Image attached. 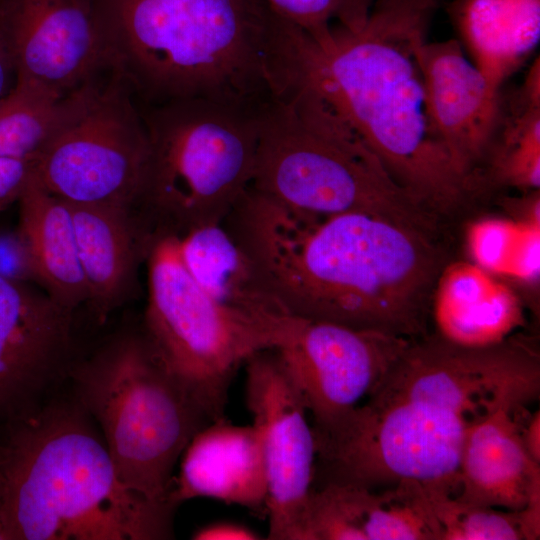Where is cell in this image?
<instances>
[{
	"label": "cell",
	"instance_id": "cell-1",
	"mask_svg": "<svg viewBox=\"0 0 540 540\" xmlns=\"http://www.w3.org/2000/svg\"><path fill=\"white\" fill-rule=\"evenodd\" d=\"M439 0L373 8L356 31L323 42L287 26L277 99L314 106L357 137L425 208L447 209L474 190L431 122L417 47Z\"/></svg>",
	"mask_w": 540,
	"mask_h": 540
},
{
	"label": "cell",
	"instance_id": "cell-2",
	"mask_svg": "<svg viewBox=\"0 0 540 540\" xmlns=\"http://www.w3.org/2000/svg\"><path fill=\"white\" fill-rule=\"evenodd\" d=\"M223 225L286 314L408 339L423 329L436 264L416 228L365 212H298L250 186Z\"/></svg>",
	"mask_w": 540,
	"mask_h": 540
},
{
	"label": "cell",
	"instance_id": "cell-3",
	"mask_svg": "<svg viewBox=\"0 0 540 540\" xmlns=\"http://www.w3.org/2000/svg\"><path fill=\"white\" fill-rule=\"evenodd\" d=\"M109 70L147 106L207 99L259 112L274 99L283 18L264 0H93Z\"/></svg>",
	"mask_w": 540,
	"mask_h": 540
},
{
	"label": "cell",
	"instance_id": "cell-4",
	"mask_svg": "<svg viewBox=\"0 0 540 540\" xmlns=\"http://www.w3.org/2000/svg\"><path fill=\"white\" fill-rule=\"evenodd\" d=\"M91 417L47 401L0 430V522L10 540H156L172 516L121 481Z\"/></svg>",
	"mask_w": 540,
	"mask_h": 540
},
{
	"label": "cell",
	"instance_id": "cell-5",
	"mask_svg": "<svg viewBox=\"0 0 540 540\" xmlns=\"http://www.w3.org/2000/svg\"><path fill=\"white\" fill-rule=\"evenodd\" d=\"M76 401L96 422L121 481L173 515V471L193 436L212 423L167 370L143 330L109 339L72 363Z\"/></svg>",
	"mask_w": 540,
	"mask_h": 540
},
{
	"label": "cell",
	"instance_id": "cell-6",
	"mask_svg": "<svg viewBox=\"0 0 540 540\" xmlns=\"http://www.w3.org/2000/svg\"><path fill=\"white\" fill-rule=\"evenodd\" d=\"M141 112L148 156L140 215L153 231L178 236L223 223L252 182L259 112L200 98Z\"/></svg>",
	"mask_w": 540,
	"mask_h": 540
},
{
	"label": "cell",
	"instance_id": "cell-7",
	"mask_svg": "<svg viewBox=\"0 0 540 540\" xmlns=\"http://www.w3.org/2000/svg\"><path fill=\"white\" fill-rule=\"evenodd\" d=\"M252 187L298 212H365L416 228L424 206L398 185L353 134L315 110L294 113L278 100L258 113Z\"/></svg>",
	"mask_w": 540,
	"mask_h": 540
},
{
	"label": "cell",
	"instance_id": "cell-8",
	"mask_svg": "<svg viewBox=\"0 0 540 540\" xmlns=\"http://www.w3.org/2000/svg\"><path fill=\"white\" fill-rule=\"evenodd\" d=\"M178 235L153 231L145 262L148 299L143 332L167 370L211 421L225 419L238 368L278 348L294 317L259 318L208 296L186 269Z\"/></svg>",
	"mask_w": 540,
	"mask_h": 540
},
{
	"label": "cell",
	"instance_id": "cell-9",
	"mask_svg": "<svg viewBox=\"0 0 540 540\" xmlns=\"http://www.w3.org/2000/svg\"><path fill=\"white\" fill-rule=\"evenodd\" d=\"M133 97L112 70L68 94L63 119L35 162L38 181L69 203L136 209L148 137Z\"/></svg>",
	"mask_w": 540,
	"mask_h": 540
},
{
	"label": "cell",
	"instance_id": "cell-10",
	"mask_svg": "<svg viewBox=\"0 0 540 540\" xmlns=\"http://www.w3.org/2000/svg\"><path fill=\"white\" fill-rule=\"evenodd\" d=\"M408 338L295 317L276 348L312 418L315 438L337 429L376 389Z\"/></svg>",
	"mask_w": 540,
	"mask_h": 540
},
{
	"label": "cell",
	"instance_id": "cell-11",
	"mask_svg": "<svg viewBox=\"0 0 540 540\" xmlns=\"http://www.w3.org/2000/svg\"><path fill=\"white\" fill-rule=\"evenodd\" d=\"M245 400L261 434L268 482V538L299 540L316 445L304 399L276 349L246 362Z\"/></svg>",
	"mask_w": 540,
	"mask_h": 540
},
{
	"label": "cell",
	"instance_id": "cell-12",
	"mask_svg": "<svg viewBox=\"0 0 540 540\" xmlns=\"http://www.w3.org/2000/svg\"><path fill=\"white\" fill-rule=\"evenodd\" d=\"M16 83L65 97L109 70L93 0H0Z\"/></svg>",
	"mask_w": 540,
	"mask_h": 540
},
{
	"label": "cell",
	"instance_id": "cell-13",
	"mask_svg": "<svg viewBox=\"0 0 540 540\" xmlns=\"http://www.w3.org/2000/svg\"><path fill=\"white\" fill-rule=\"evenodd\" d=\"M73 313L42 288L0 276V430L39 409L68 376Z\"/></svg>",
	"mask_w": 540,
	"mask_h": 540
},
{
	"label": "cell",
	"instance_id": "cell-14",
	"mask_svg": "<svg viewBox=\"0 0 540 540\" xmlns=\"http://www.w3.org/2000/svg\"><path fill=\"white\" fill-rule=\"evenodd\" d=\"M416 54L433 127L476 188L503 119V90L467 59L457 39L424 40Z\"/></svg>",
	"mask_w": 540,
	"mask_h": 540
},
{
	"label": "cell",
	"instance_id": "cell-15",
	"mask_svg": "<svg viewBox=\"0 0 540 540\" xmlns=\"http://www.w3.org/2000/svg\"><path fill=\"white\" fill-rule=\"evenodd\" d=\"M171 500L175 506L193 498H212L267 517L268 482L262 438L251 426L226 419L209 423L182 454Z\"/></svg>",
	"mask_w": 540,
	"mask_h": 540
},
{
	"label": "cell",
	"instance_id": "cell-16",
	"mask_svg": "<svg viewBox=\"0 0 540 540\" xmlns=\"http://www.w3.org/2000/svg\"><path fill=\"white\" fill-rule=\"evenodd\" d=\"M69 204L87 303L102 320L130 297L153 230L136 209Z\"/></svg>",
	"mask_w": 540,
	"mask_h": 540
},
{
	"label": "cell",
	"instance_id": "cell-17",
	"mask_svg": "<svg viewBox=\"0 0 540 540\" xmlns=\"http://www.w3.org/2000/svg\"><path fill=\"white\" fill-rule=\"evenodd\" d=\"M526 406H502L473 424L466 435L456 497L478 505L518 511L540 485V465L521 436Z\"/></svg>",
	"mask_w": 540,
	"mask_h": 540
},
{
	"label": "cell",
	"instance_id": "cell-18",
	"mask_svg": "<svg viewBox=\"0 0 540 540\" xmlns=\"http://www.w3.org/2000/svg\"><path fill=\"white\" fill-rule=\"evenodd\" d=\"M439 338L466 348L509 340L522 325L519 298L475 263L455 262L440 274L433 302Z\"/></svg>",
	"mask_w": 540,
	"mask_h": 540
},
{
	"label": "cell",
	"instance_id": "cell-19",
	"mask_svg": "<svg viewBox=\"0 0 540 540\" xmlns=\"http://www.w3.org/2000/svg\"><path fill=\"white\" fill-rule=\"evenodd\" d=\"M17 230L31 259L36 284L74 311L88 301L70 204L49 192L33 173L17 202Z\"/></svg>",
	"mask_w": 540,
	"mask_h": 540
},
{
	"label": "cell",
	"instance_id": "cell-20",
	"mask_svg": "<svg viewBox=\"0 0 540 540\" xmlns=\"http://www.w3.org/2000/svg\"><path fill=\"white\" fill-rule=\"evenodd\" d=\"M447 11L471 61L496 87L539 42L540 0H453Z\"/></svg>",
	"mask_w": 540,
	"mask_h": 540
},
{
	"label": "cell",
	"instance_id": "cell-21",
	"mask_svg": "<svg viewBox=\"0 0 540 540\" xmlns=\"http://www.w3.org/2000/svg\"><path fill=\"white\" fill-rule=\"evenodd\" d=\"M180 257L199 287L219 304L250 316H288L261 286L251 260L223 223L178 236Z\"/></svg>",
	"mask_w": 540,
	"mask_h": 540
},
{
	"label": "cell",
	"instance_id": "cell-22",
	"mask_svg": "<svg viewBox=\"0 0 540 540\" xmlns=\"http://www.w3.org/2000/svg\"><path fill=\"white\" fill-rule=\"evenodd\" d=\"M482 177L495 184L538 190L540 186V61L537 57L520 88L505 97L500 128Z\"/></svg>",
	"mask_w": 540,
	"mask_h": 540
},
{
	"label": "cell",
	"instance_id": "cell-23",
	"mask_svg": "<svg viewBox=\"0 0 540 540\" xmlns=\"http://www.w3.org/2000/svg\"><path fill=\"white\" fill-rule=\"evenodd\" d=\"M357 486V485H356ZM376 493L357 486L361 529L366 540H441L428 491L402 481Z\"/></svg>",
	"mask_w": 540,
	"mask_h": 540
},
{
	"label": "cell",
	"instance_id": "cell-24",
	"mask_svg": "<svg viewBox=\"0 0 540 540\" xmlns=\"http://www.w3.org/2000/svg\"><path fill=\"white\" fill-rule=\"evenodd\" d=\"M68 95L15 83L0 100V157L35 161L65 114Z\"/></svg>",
	"mask_w": 540,
	"mask_h": 540
},
{
	"label": "cell",
	"instance_id": "cell-25",
	"mask_svg": "<svg viewBox=\"0 0 540 540\" xmlns=\"http://www.w3.org/2000/svg\"><path fill=\"white\" fill-rule=\"evenodd\" d=\"M428 493L441 528V540H524L517 511Z\"/></svg>",
	"mask_w": 540,
	"mask_h": 540
},
{
	"label": "cell",
	"instance_id": "cell-26",
	"mask_svg": "<svg viewBox=\"0 0 540 540\" xmlns=\"http://www.w3.org/2000/svg\"><path fill=\"white\" fill-rule=\"evenodd\" d=\"M539 230L538 214L522 221L500 218L476 221L467 231L473 263L493 275L512 278L523 251Z\"/></svg>",
	"mask_w": 540,
	"mask_h": 540
},
{
	"label": "cell",
	"instance_id": "cell-27",
	"mask_svg": "<svg viewBox=\"0 0 540 540\" xmlns=\"http://www.w3.org/2000/svg\"><path fill=\"white\" fill-rule=\"evenodd\" d=\"M281 18L302 29L316 42L330 36L336 0H264Z\"/></svg>",
	"mask_w": 540,
	"mask_h": 540
},
{
	"label": "cell",
	"instance_id": "cell-28",
	"mask_svg": "<svg viewBox=\"0 0 540 540\" xmlns=\"http://www.w3.org/2000/svg\"><path fill=\"white\" fill-rule=\"evenodd\" d=\"M0 276L15 282L36 284L28 249L17 229L0 231Z\"/></svg>",
	"mask_w": 540,
	"mask_h": 540
},
{
	"label": "cell",
	"instance_id": "cell-29",
	"mask_svg": "<svg viewBox=\"0 0 540 540\" xmlns=\"http://www.w3.org/2000/svg\"><path fill=\"white\" fill-rule=\"evenodd\" d=\"M34 167L35 161L0 157V212L18 202Z\"/></svg>",
	"mask_w": 540,
	"mask_h": 540
},
{
	"label": "cell",
	"instance_id": "cell-30",
	"mask_svg": "<svg viewBox=\"0 0 540 540\" xmlns=\"http://www.w3.org/2000/svg\"><path fill=\"white\" fill-rule=\"evenodd\" d=\"M376 0H336L335 18L349 30L361 29L366 23Z\"/></svg>",
	"mask_w": 540,
	"mask_h": 540
},
{
	"label": "cell",
	"instance_id": "cell-31",
	"mask_svg": "<svg viewBox=\"0 0 540 540\" xmlns=\"http://www.w3.org/2000/svg\"><path fill=\"white\" fill-rule=\"evenodd\" d=\"M193 539L198 540H212V539H260L257 533L233 523H216L208 525L204 528L197 530Z\"/></svg>",
	"mask_w": 540,
	"mask_h": 540
},
{
	"label": "cell",
	"instance_id": "cell-32",
	"mask_svg": "<svg viewBox=\"0 0 540 540\" xmlns=\"http://www.w3.org/2000/svg\"><path fill=\"white\" fill-rule=\"evenodd\" d=\"M522 441L530 458L540 465V413L528 414L522 424Z\"/></svg>",
	"mask_w": 540,
	"mask_h": 540
},
{
	"label": "cell",
	"instance_id": "cell-33",
	"mask_svg": "<svg viewBox=\"0 0 540 540\" xmlns=\"http://www.w3.org/2000/svg\"><path fill=\"white\" fill-rule=\"evenodd\" d=\"M12 74H15L13 62L0 33V100L12 90V88L9 89Z\"/></svg>",
	"mask_w": 540,
	"mask_h": 540
},
{
	"label": "cell",
	"instance_id": "cell-34",
	"mask_svg": "<svg viewBox=\"0 0 540 540\" xmlns=\"http://www.w3.org/2000/svg\"><path fill=\"white\" fill-rule=\"evenodd\" d=\"M403 1H405V0H376L374 5H373V8L388 7V6H392V5L398 4L400 2H403Z\"/></svg>",
	"mask_w": 540,
	"mask_h": 540
}]
</instances>
